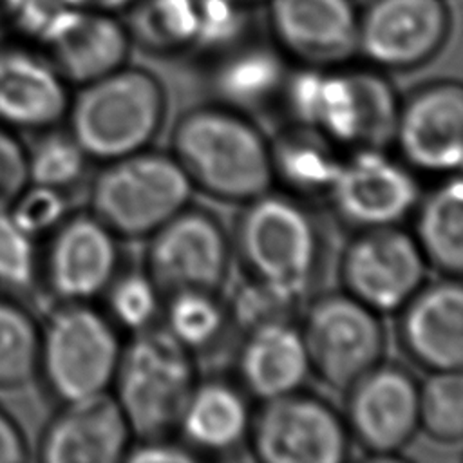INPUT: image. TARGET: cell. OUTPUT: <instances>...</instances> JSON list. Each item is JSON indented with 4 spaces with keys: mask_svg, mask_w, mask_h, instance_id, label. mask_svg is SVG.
Masks as SVG:
<instances>
[{
    "mask_svg": "<svg viewBox=\"0 0 463 463\" xmlns=\"http://www.w3.org/2000/svg\"><path fill=\"white\" fill-rule=\"evenodd\" d=\"M233 241L248 279L293 306L315 286L326 260L318 219L291 194L268 190L246 201Z\"/></svg>",
    "mask_w": 463,
    "mask_h": 463,
    "instance_id": "obj_1",
    "label": "cell"
},
{
    "mask_svg": "<svg viewBox=\"0 0 463 463\" xmlns=\"http://www.w3.org/2000/svg\"><path fill=\"white\" fill-rule=\"evenodd\" d=\"M172 156L192 186L222 201L246 203L273 184L269 143L244 112L224 105L183 114L172 132Z\"/></svg>",
    "mask_w": 463,
    "mask_h": 463,
    "instance_id": "obj_2",
    "label": "cell"
},
{
    "mask_svg": "<svg viewBox=\"0 0 463 463\" xmlns=\"http://www.w3.org/2000/svg\"><path fill=\"white\" fill-rule=\"evenodd\" d=\"M80 87L67 109L69 132L87 157L109 163L145 150L161 130L166 96L152 72L123 65Z\"/></svg>",
    "mask_w": 463,
    "mask_h": 463,
    "instance_id": "obj_3",
    "label": "cell"
},
{
    "mask_svg": "<svg viewBox=\"0 0 463 463\" xmlns=\"http://www.w3.org/2000/svg\"><path fill=\"white\" fill-rule=\"evenodd\" d=\"M195 382L192 353L165 327L150 326L121 347L112 396L134 434L168 436Z\"/></svg>",
    "mask_w": 463,
    "mask_h": 463,
    "instance_id": "obj_4",
    "label": "cell"
},
{
    "mask_svg": "<svg viewBox=\"0 0 463 463\" xmlns=\"http://www.w3.org/2000/svg\"><path fill=\"white\" fill-rule=\"evenodd\" d=\"M192 188L174 156L145 148L105 163L90 208L118 237H145L188 204Z\"/></svg>",
    "mask_w": 463,
    "mask_h": 463,
    "instance_id": "obj_5",
    "label": "cell"
},
{
    "mask_svg": "<svg viewBox=\"0 0 463 463\" xmlns=\"http://www.w3.org/2000/svg\"><path fill=\"white\" fill-rule=\"evenodd\" d=\"M114 322L87 302H67L40 333L38 369L63 403L105 392L121 354Z\"/></svg>",
    "mask_w": 463,
    "mask_h": 463,
    "instance_id": "obj_6",
    "label": "cell"
},
{
    "mask_svg": "<svg viewBox=\"0 0 463 463\" xmlns=\"http://www.w3.org/2000/svg\"><path fill=\"white\" fill-rule=\"evenodd\" d=\"M300 333L311 371L336 389H347L383 360L385 331L378 313L347 293L315 298Z\"/></svg>",
    "mask_w": 463,
    "mask_h": 463,
    "instance_id": "obj_7",
    "label": "cell"
},
{
    "mask_svg": "<svg viewBox=\"0 0 463 463\" xmlns=\"http://www.w3.org/2000/svg\"><path fill=\"white\" fill-rule=\"evenodd\" d=\"M349 438L344 418L300 389L262 402L248 432L251 452L266 463H340Z\"/></svg>",
    "mask_w": 463,
    "mask_h": 463,
    "instance_id": "obj_8",
    "label": "cell"
},
{
    "mask_svg": "<svg viewBox=\"0 0 463 463\" xmlns=\"http://www.w3.org/2000/svg\"><path fill=\"white\" fill-rule=\"evenodd\" d=\"M230 241L219 221L184 206L154 233L146 248V273L165 295L183 289L215 291L230 266Z\"/></svg>",
    "mask_w": 463,
    "mask_h": 463,
    "instance_id": "obj_9",
    "label": "cell"
},
{
    "mask_svg": "<svg viewBox=\"0 0 463 463\" xmlns=\"http://www.w3.org/2000/svg\"><path fill=\"white\" fill-rule=\"evenodd\" d=\"M425 259L411 233L398 226L358 230L340 259L347 295L378 315L398 311L425 280Z\"/></svg>",
    "mask_w": 463,
    "mask_h": 463,
    "instance_id": "obj_10",
    "label": "cell"
},
{
    "mask_svg": "<svg viewBox=\"0 0 463 463\" xmlns=\"http://www.w3.org/2000/svg\"><path fill=\"white\" fill-rule=\"evenodd\" d=\"M326 197L335 213L356 230L398 226L414 212L420 184L412 168L385 148L356 146L342 159Z\"/></svg>",
    "mask_w": 463,
    "mask_h": 463,
    "instance_id": "obj_11",
    "label": "cell"
},
{
    "mask_svg": "<svg viewBox=\"0 0 463 463\" xmlns=\"http://www.w3.org/2000/svg\"><path fill=\"white\" fill-rule=\"evenodd\" d=\"M450 33L445 0H369L358 13L356 51L382 71H411L434 58Z\"/></svg>",
    "mask_w": 463,
    "mask_h": 463,
    "instance_id": "obj_12",
    "label": "cell"
},
{
    "mask_svg": "<svg viewBox=\"0 0 463 463\" xmlns=\"http://www.w3.org/2000/svg\"><path fill=\"white\" fill-rule=\"evenodd\" d=\"M392 143L402 161L425 174H456L463 159V89L439 80L400 101Z\"/></svg>",
    "mask_w": 463,
    "mask_h": 463,
    "instance_id": "obj_13",
    "label": "cell"
},
{
    "mask_svg": "<svg viewBox=\"0 0 463 463\" xmlns=\"http://www.w3.org/2000/svg\"><path fill=\"white\" fill-rule=\"evenodd\" d=\"M345 391L347 432L374 458L392 456L420 427L418 383L400 365L382 360Z\"/></svg>",
    "mask_w": 463,
    "mask_h": 463,
    "instance_id": "obj_14",
    "label": "cell"
},
{
    "mask_svg": "<svg viewBox=\"0 0 463 463\" xmlns=\"http://www.w3.org/2000/svg\"><path fill=\"white\" fill-rule=\"evenodd\" d=\"M119 268L118 235L92 212L63 219L45 251V279L63 302H89L105 293Z\"/></svg>",
    "mask_w": 463,
    "mask_h": 463,
    "instance_id": "obj_15",
    "label": "cell"
},
{
    "mask_svg": "<svg viewBox=\"0 0 463 463\" xmlns=\"http://www.w3.org/2000/svg\"><path fill=\"white\" fill-rule=\"evenodd\" d=\"M47 61L67 83L85 85L127 63L132 45L116 14L63 7L38 34Z\"/></svg>",
    "mask_w": 463,
    "mask_h": 463,
    "instance_id": "obj_16",
    "label": "cell"
},
{
    "mask_svg": "<svg viewBox=\"0 0 463 463\" xmlns=\"http://www.w3.org/2000/svg\"><path fill=\"white\" fill-rule=\"evenodd\" d=\"M279 49L313 67H335L356 52L354 0H268Z\"/></svg>",
    "mask_w": 463,
    "mask_h": 463,
    "instance_id": "obj_17",
    "label": "cell"
},
{
    "mask_svg": "<svg viewBox=\"0 0 463 463\" xmlns=\"http://www.w3.org/2000/svg\"><path fill=\"white\" fill-rule=\"evenodd\" d=\"M403 351L429 371H459L463 362V289L458 277L421 284L398 309Z\"/></svg>",
    "mask_w": 463,
    "mask_h": 463,
    "instance_id": "obj_18",
    "label": "cell"
},
{
    "mask_svg": "<svg viewBox=\"0 0 463 463\" xmlns=\"http://www.w3.org/2000/svg\"><path fill=\"white\" fill-rule=\"evenodd\" d=\"M132 429L112 394L99 392L65 403L42 436L47 463H116L130 447Z\"/></svg>",
    "mask_w": 463,
    "mask_h": 463,
    "instance_id": "obj_19",
    "label": "cell"
},
{
    "mask_svg": "<svg viewBox=\"0 0 463 463\" xmlns=\"http://www.w3.org/2000/svg\"><path fill=\"white\" fill-rule=\"evenodd\" d=\"M235 365L242 391L260 402L298 391L311 373L300 327L289 320L244 331Z\"/></svg>",
    "mask_w": 463,
    "mask_h": 463,
    "instance_id": "obj_20",
    "label": "cell"
},
{
    "mask_svg": "<svg viewBox=\"0 0 463 463\" xmlns=\"http://www.w3.org/2000/svg\"><path fill=\"white\" fill-rule=\"evenodd\" d=\"M67 81L43 58L0 54V119L22 128H49L69 109Z\"/></svg>",
    "mask_w": 463,
    "mask_h": 463,
    "instance_id": "obj_21",
    "label": "cell"
},
{
    "mask_svg": "<svg viewBox=\"0 0 463 463\" xmlns=\"http://www.w3.org/2000/svg\"><path fill=\"white\" fill-rule=\"evenodd\" d=\"M251 412L241 385L221 378L195 382L175 429L197 454L232 452L248 439Z\"/></svg>",
    "mask_w": 463,
    "mask_h": 463,
    "instance_id": "obj_22",
    "label": "cell"
},
{
    "mask_svg": "<svg viewBox=\"0 0 463 463\" xmlns=\"http://www.w3.org/2000/svg\"><path fill=\"white\" fill-rule=\"evenodd\" d=\"M273 183L295 197L327 195L342 157L336 143L309 125L293 123L269 143Z\"/></svg>",
    "mask_w": 463,
    "mask_h": 463,
    "instance_id": "obj_23",
    "label": "cell"
},
{
    "mask_svg": "<svg viewBox=\"0 0 463 463\" xmlns=\"http://www.w3.org/2000/svg\"><path fill=\"white\" fill-rule=\"evenodd\" d=\"M286 65L275 49L235 45L213 72V90L221 105L239 112L257 110L280 96Z\"/></svg>",
    "mask_w": 463,
    "mask_h": 463,
    "instance_id": "obj_24",
    "label": "cell"
},
{
    "mask_svg": "<svg viewBox=\"0 0 463 463\" xmlns=\"http://www.w3.org/2000/svg\"><path fill=\"white\" fill-rule=\"evenodd\" d=\"M414 219L416 241L425 262L443 275L459 277L463 271V184L459 175L445 179L423 199Z\"/></svg>",
    "mask_w": 463,
    "mask_h": 463,
    "instance_id": "obj_25",
    "label": "cell"
},
{
    "mask_svg": "<svg viewBox=\"0 0 463 463\" xmlns=\"http://www.w3.org/2000/svg\"><path fill=\"white\" fill-rule=\"evenodd\" d=\"M125 25L132 42L156 54L194 47L197 0H136Z\"/></svg>",
    "mask_w": 463,
    "mask_h": 463,
    "instance_id": "obj_26",
    "label": "cell"
},
{
    "mask_svg": "<svg viewBox=\"0 0 463 463\" xmlns=\"http://www.w3.org/2000/svg\"><path fill=\"white\" fill-rule=\"evenodd\" d=\"M228 318L215 291L183 289L168 295L163 327L192 353L213 345Z\"/></svg>",
    "mask_w": 463,
    "mask_h": 463,
    "instance_id": "obj_27",
    "label": "cell"
},
{
    "mask_svg": "<svg viewBox=\"0 0 463 463\" xmlns=\"http://www.w3.org/2000/svg\"><path fill=\"white\" fill-rule=\"evenodd\" d=\"M360 114L358 146L387 148L392 143L400 99L380 69H349Z\"/></svg>",
    "mask_w": 463,
    "mask_h": 463,
    "instance_id": "obj_28",
    "label": "cell"
},
{
    "mask_svg": "<svg viewBox=\"0 0 463 463\" xmlns=\"http://www.w3.org/2000/svg\"><path fill=\"white\" fill-rule=\"evenodd\" d=\"M40 331L20 306L0 300V387L27 383L38 371Z\"/></svg>",
    "mask_w": 463,
    "mask_h": 463,
    "instance_id": "obj_29",
    "label": "cell"
},
{
    "mask_svg": "<svg viewBox=\"0 0 463 463\" xmlns=\"http://www.w3.org/2000/svg\"><path fill=\"white\" fill-rule=\"evenodd\" d=\"M418 423L439 441H459L463 434V380L459 371H430L418 385Z\"/></svg>",
    "mask_w": 463,
    "mask_h": 463,
    "instance_id": "obj_30",
    "label": "cell"
},
{
    "mask_svg": "<svg viewBox=\"0 0 463 463\" xmlns=\"http://www.w3.org/2000/svg\"><path fill=\"white\" fill-rule=\"evenodd\" d=\"M313 127L336 145L358 146L360 114L349 69H324Z\"/></svg>",
    "mask_w": 463,
    "mask_h": 463,
    "instance_id": "obj_31",
    "label": "cell"
},
{
    "mask_svg": "<svg viewBox=\"0 0 463 463\" xmlns=\"http://www.w3.org/2000/svg\"><path fill=\"white\" fill-rule=\"evenodd\" d=\"M87 159L71 132L49 130L27 152L29 183L63 192L83 175Z\"/></svg>",
    "mask_w": 463,
    "mask_h": 463,
    "instance_id": "obj_32",
    "label": "cell"
},
{
    "mask_svg": "<svg viewBox=\"0 0 463 463\" xmlns=\"http://www.w3.org/2000/svg\"><path fill=\"white\" fill-rule=\"evenodd\" d=\"M107 297V317L130 333L154 326L161 309V291L146 271L118 273L103 293Z\"/></svg>",
    "mask_w": 463,
    "mask_h": 463,
    "instance_id": "obj_33",
    "label": "cell"
},
{
    "mask_svg": "<svg viewBox=\"0 0 463 463\" xmlns=\"http://www.w3.org/2000/svg\"><path fill=\"white\" fill-rule=\"evenodd\" d=\"M246 7L237 0H197V34L194 47L226 52L239 45L246 31Z\"/></svg>",
    "mask_w": 463,
    "mask_h": 463,
    "instance_id": "obj_34",
    "label": "cell"
},
{
    "mask_svg": "<svg viewBox=\"0 0 463 463\" xmlns=\"http://www.w3.org/2000/svg\"><path fill=\"white\" fill-rule=\"evenodd\" d=\"M34 273L33 237L13 221L7 210H0V282L22 289L31 286Z\"/></svg>",
    "mask_w": 463,
    "mask_h": 463,
    "instance_id": "obj_35",
    "label": "cell"
},
{
    "mask_svg": "<svg viewBox=\"0 0 463 463\" xmlns=\"http://www.w3.org/2000/svg\"><path fill=\"white\" fill-rule=\"evenodd\" d=\"M67 204L61 190L27 184L7 208L13 221L31 237L54 230L65 215Z\"/></svg>",
    "mask_w": 463,
    "mask_h": 463,
    "instance_id": "obj_36",
    "label": "cell"
},
{
    "mask_svg": "<svg viewBox=\"0 0 463 463\" xmlns=\"http://www.w3.org/2000/svg\"><path fill=\"white\" fill-rule=\"evenodd\" d=\"M295 306L262 284L248 279V282L237 289L232 304L226 307L244 331L271 320H289V313Z\"/></svg>",
    "mask_w": 463,
    "mask_h": 463,
    "instance_id": "obj_37",
    "label": "cell"
},
{
    "mask_svg": "<svg viewBox=\"0 0 463 463\" xmlns=\"http://www.w3.org/2000/svg\"><path fill=\"white\" fill-rule=\"evenodd\" d=\"M27 184V150L0 127V210H7Z\"/></svg>",
    "mask_w": 463,
    "mask_h": 463,
    "instance_id": "obj_38",
    "label": "cell"
},
{
    "mask_svg": "<svg viewBox=\"0 0 463 463\" xmlns=\"http://www.w3.org/2000/svg\"><path fill=\"white\" fill-rule=\"evenodd\" d=\"M123 459L132 463H190L199 459V454L184 443L172 441L166 436H154L141 438L137 445H130Z\"/></svg>",
    "mask_w": 463,
    "mask_h": 463,
    "instance_id": "obj_39",
    "label": "cell"
},
{
    "mask_svg": "<svg viewBox=\"0 0 463 463\" xmlns=\"http://www.w3.org/2000/svg\"><path fill=\"white\" fill-rule=\"evenodd\" d=\"M63 7L67 5L61 0H18L13 18L24 31L38 38L52 16Z\"/></svg>",
    "mask_w": 463,
    "mask_h": 463,
    "instance_id": "obj_40",
    "label": "cell"
},
{
    "mask_svg": "<svg viewBox=\"0 0 463 463\" xmlns=\"http://www.w3.org/2000/svg\"><path fill=\"white\" fill-rule=\"evenodd\" d=\"M27 456L25 441L16 423L0 409V463H18Z\"/></svg>",
    "mask_w": 463,
    "mask_h": 463,
    "instance_id": "obj_41",
    "label": "cell"
},
{
    "mask_svg": "<svg viewBox=\"0 0 463 463\" xmlns=\"http://www.w3.org/2000/svg\"><path fill=\"white\" fill-rule=\"evenodd\" d=\"M67 7H81V9H94L103 13H119L128 9L136 0H61Z\"/></svg>",
    "mask_w": 463,
    "mask_h": 463,
    "instance_id": "obj_42",
    "label": "cell"
},
{
    "mask_svg": "<svg viewBox=\"0 0 463 463\" xmlns=\"http://www.w3.org/2000/svg\"><path fill=\"white\" fill-rule=\"evenodd\" d=\"M237 2H241L244 5H253V4H259V2H264V0H237Z\"/></svg>",
    "mask_w": 463,
    "mask_h": 463,
    "instance_id": "obj_43",
    "label": "cell"
}]
</instances>
